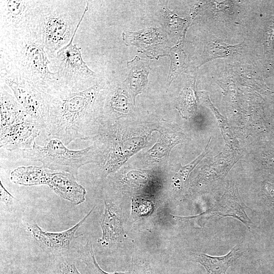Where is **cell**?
I'll return each mask as SVG.
<instances>
[{"instance_id":"277c9868","label":"cell","mask_w":274,"mask_h":274,"mask_svg":"<svg viewBox=\"0 0 274 274\" xmlns=\"http://www.w3.org/2000/svg\"><path fill=\"white\" fill-rule=\"evenodd\" d=\"M96 148L93 145L82 150H71L59 139L51 138L44 146L35 142L31 148L11 153L16 154V159L39 161L44 167L76 176L82 166L98 161Z\"/></svg>"},{"instance_id":"ac0fdd59","label":"cell","mask_w":274,"mask_h":274,"mask_svg":"<svg viewBox=\"0 0 274 274\" xmlns=\"http://www.w3.org/2000/svg\"><path fill=\"white\" fill-rule=\"evenodd\" d=\"M210 141H209L208 145L205 148L204 150L202 152V153L193 161L191 162L190 164L185 166H182L181 167V169L176 174V176L178 179L181 180L182 182H185L187 180L188 176L190 173V172L193 169V168L198 164L199 161L204 157V156L208 152V145Z\"/></svg>"},{"instance_id":"7402d4cb","label":"cell","mask_w":274,"mask_h":274,"mask_svg":"<svg viewBox=\"0 0 274 274\" xmlns=\"http://www.w3.org/2000/svg\"><path fill=\"white\" fill-rule=\"evenodd\" d=\"M264 188L269 202L274 207V185L269 183H266Z\"/></svg>"},{"instance_id":"ffe728a7","label":"cell","mask_w":274,"mask_h":274,"mask_svg":"<svg viewBox=\"0 0 274 274\" xmlns=\"http://www.w3.org/2000/svg\"><path fill=\"white\" fill-rule=\"evenodd\" d=\"M166 14L167 21L169 22L168 23L170 25L175 26L176 29H180L186 22V19L180 18L176 14L170 11L167 8Z\"/></svg>"},{"instance_id":"3957f363","label":"cell","mask_w":274,"mask_h":274,"mask_svg":"<svg viewBox=\"0 0 274 274\" xmlns=\"http://www.w3.org/2000/svg\"><path fill=\"white\" fill-rule=\"evenodd\" d=\"M79 1H39L33 25L43 42L48 58L71 42L75 36L88 9L87 2L81 10Z\"/></svg>"},{"instance_id":"5bb4252c","label":"cell","mask_w":274,"mask_h":274,"mask_svg":"<svg viewBox=\"0 0 274 274\" xmlns=\"http://www.w3.org/2000/svg\"><path fill=\"white\" fill-rule=\"evenodd\" d=\"M129 71L127 78L125 82L129 85L134 99L146 86L148 77L150 72V66L148 60L140 58L138 56L127 62Z\"/></svg>"},{"instance_id":"52a82bcc","label":"cell","mask_w":274,"mask_h":274,"mask_svg":"<svg viewBox=\"0 0 274 274\" xmlns=\"http://www.w3.org/2000/svg\"><path fill=\"white\" fill-rule=\"evenodd\" d=\"M0 78L1 82L10 88L25 111L40 123L44 129L47 93L38 90L24 80L4 76Z\"/></svg>"},{"instance_id":"30bf717a","label":"cell","mask_w":274,"mask_h":274,"mask_svg":"<svg viewBox=\"0 0 274 274\" xmlns=\"http://www.w3.org/2000/svg\"><path fill=\"white\" fill-rule=\"evenodd\" d=\"M42 185H45L56 194L75 205H79L85 200L86 191L76 181L75 176L65 172H54L45 168Z\"/></svg>"},{"instance_id":"9c48e42d","label":"cell","mask_w":274,"mask_h":274,"mask_svg":"<svg viewBox=\"0 0 274 274\" xmlns=\"http://www.w3.org/2000/svg\"><path fill=\"white\" fill-rule=\"evenodd\" d=\"M94 208L95 206L76 224L64 231H46L36 223L28 224L27 229L43 250L54 254H62L68 252L72 241L76 238L77 231L85 222Z\"/></svg>"},{"instance_id":"ba28073f","label":"cell","mask_w":274,"mask_h":274,"mask_svg":"<svg viewBox=\"0 0 274 274\" xmlns=\"http://www.w3.org/2000/svg\"><path fill=\"white\" fill-rule=\"evenodd\" d=\"M39 1L1 0L0 32H11L30 26Z\"/></svg>"},{"instance_id":"2e32d148","label":"cell","mask_w":274,"mask_h":274,"mask_svg":"<svg viewBox=\"0 0 274 274\" xmlns=\"http://www.w3.org/2000/svg\"><path fill=\"white\" fill-rule=\"evenodd\" d=\"M241 45H229L221 41H213L205 47L201 65L217 58L227 57L234 55L241 48Z\"/></svg>"},{"instance_id":"7c38bea8","label":"cell","mask_w":274,"mask_h":274,"mask_svg":"<svg viewBox=\"0 0 274 274\" xmlns=\"http://www.w3.org/2000/svg\"><path fill=\"white\" fill-rule=\"evenodd\" d=\"M121 212L119 208L111 201L105 200V209L100 224L102 236L98 242L107 246L120 241L124 235Z\"/></svg>"},{"instance_id":"603a6c76","label":"cell","mask_w":274,"mask_h":274,"mask_svg":"<svg viewBox=\"0 0 274 274\" xmlns=\"http://www.w3.org/2000/svg\"><path fill=\"white\" fill-rule=\"evenodd\" d=\"M267 44L269 48L274 45V26H270L267 31Z\"/></svg>"},{"instance_id":"8992f818","label":"cell","mask_w":274,"mask_h":274,"mask_svg":"<svg viewBox=\"0 0 274 274\" xmlns=\"http://www.w3.org/2000/svg\"><path fill=\"white\" fill-rule=\"evenodd\" d=\"M0 128L1 148L10 152L31 148L44 130L43 126L26 111Z\"/></svg>"},{"instance_id":"e0dca14e","label":"cell","mask_w":274,"mask_h":274,"mask_svg":"<svg viewBox=\"0 0 274 274\" xmlns=\"http://www.w3.org/2000/svg\"><path fill=\"white\" fill-rule=\"evenodd\" d=\"M184 36L185 32L180 38L178 43L169 50L171 64L168 77L167 88L183 70L186 58V54L183 49Z\"/></svg>"},{"instance_id":"d6986e66","label":"cell","mask_w":274,"mask_h":274,"mask_svg":"<svg viewBox=\"0 0 274 274\" xmlns=\"http://www.w3.org/2000/svg\"><path fill=\"white\" fill-rule=\"evenodd\" d=\"M1 202L8 207H13L16 201L18 200L12 196L5 188L2 181L0 185Z\"/></svg>"},{"instance_id":"7a4b0ae2","label":"cell","mask_w":274,"mask_h":274,"mask_svg":"<svg viewBox=\"0 0 274 274\" xmlns=\"http://www.w3.org/2000/svg\"><path fill=\"white\" fill-rule=\"evenodd\" d=\"M101 89L97 83L78 92L47 94L44 130L48 138L59 139L65 145L90 139Z\"/></svg>"},{"instance_id":"9a60e30c","label":"cell","mask_w":274,"mask_h":274,"mask_svg":"<svg viewBox=\"0 0 274 274\" xmlns=\"http://www.w3.org/2000/svg\"><path fill=\"white\" fill-rule=\"evenodd\" d=\"M79 255L90 274H147L143 269L134 268L124 272H107L103 270L96 262L92 244L88 241L80 249Z\"/></svg>"},{"instance_id":"44dd1931","label":"cell","mask_w":274,"mask_h":274,"mask_svg":"<svg viewBox=\"0 0 274 274\" xmlns=\"http://www.w3.org/2000/svg\"><path fill=\"white\" fill-rule=\"evenodd\" d=\"M57 274H81L75 263L70 260L62 262Z\"/></svg>"},{"instance_id":"8fae6325","label":"cell","mask_w":274,"mask_h":274,"mask_svg":"<svg viewBox=\"0 0 274 274\" xmlns=\"http://www.w3.org/2000/svg\"><path fill=\"white\" fill-rule=\"evenodd\" d=\"M247 208L248 207L242 200L237 188L232 184L227 187L224 194L215 205L200 215L231 217L238 219L247 228H249L252 221L245 212Z\"/></svg>"},{"instance_id":"5b68a950","label":"cell","mask_w":274,"mask_h":274,"mask_svg":"<svg viewBox=\"0 0 274 274\" xmlns=\"http://www.w3.org/2000/svg\"><path fill=\"white\" fill-rule=\"evenodd\" d=\"M74 37L50 60L51 72L56 75L59 93L78 92L94 86L92 83L97 84L96 73L83 60L81 48L73 44Z\"/></svg>"},{"instance_id":"4fadbf2b","label":"cell","mask_w":274,"mask_h":274,"mask_svg":"<svg viewBox=\"0 0 274 274\" xmlns=\"http://www.w3.org/2000/svg\"><path fill=\"white\" fill-rule=\"evenodd\" d=\"M244 253L243 248L236 245L228 253L222 256H211L201 253H193L191 260L202 265L207 274H224Z\"/></svg>"},{"instance_id":"6da1fadb","label":"cell","mask_w":274,"mask_h":274,"mask_svg":"<svg viewBox=\"0 0 274 274\" xmlns=\"http://www.w3.org/2000/svg\"><path fill=\"white\" fill-rule=\"evenodd\" d=\"M33 24L11 32H0V76L26 81L38 90L59 93L56 75Z\"/></svg>"}]
</instances>
